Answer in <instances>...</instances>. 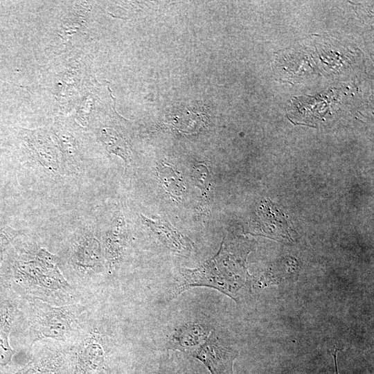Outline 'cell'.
I'll list each match as a JSON object with an SVG mask.
<instances>
[{"label": "cell", "mask_w": 374, "mask_h": 374, "mask_svg": "<svg viewBox=\"0 0 374 374\" xmlns=\"http://www.w3.org/2000/svg\"><path fill=\"white\" fill-rule=\"evenodd\" d=\"M3 260L2 274L19 292L30 289L42 293H58L70 287L59 268L58 257L44 248L30 252L11 244Z\"/></svg>", "instance_id": "cell-1"}, {"label": "cell", "mask_w": 374, "mask_h": 374, "mask_svg": "<svg viewBox=\"0 0 374 374\" xmlns=\"http://www.w3.org/2000/svg\"><path fill=\"white\" fill-rule=\"evenodd\" d=\"M33 341L44 339L64 341L75 331L79 310L75 305L53 306L36 300L31 303Z\"/></svg>", "instance_id": "cell-2"}, {"label": "cell", "mask_w": 374, "mask_h": 374, "mask_svg": "<svg viewBox=\"0 0 374 374\" xmlns=\"http://www.w3.org/2000/svg\"><path fill=\"white\" fill-rule=\"evenodd\" d=\"M71 262L78 272L89 274L100 270L103 251L100 240L93 230L84 227L78 231L73 239Z\"/></svg>", "instance_id": "cell-3"}, {"label": "cell", "mask_w": 374, "mask_h": 374, "mask_svg": "<svg viewBox=\"0 0 374 374\" xmlns=\"http://www.w3.org/2000/svg\"><path fill=\"white\" fill-rule=\"evenodd\" d=\"M21 136L30 155L37 163L49 172L63 174L59 150L47 132L44 130H24Z\"/></svg>", "instance_id": "cell-4"}, {"label": "cell", "mask_w": 374, "mask_h": 374, "mask_svg": "<svg viewBox=\"0 0 374 374\" xmlns=\"http://www.w3.org/2000/svg\"><path fill=\"white\" fill-rule=\"evenodd\" d=\"M238 355L236 350L222 345L213 332L193 353L211 374H233V362Z\"/></svg>", "instance_id": "cell-5"}, {"label": "cell", "mask_w": 374, "mask_h": 374, "mask_svg": "<svg viewBox=\"0 0 374 374\" xmlns=\"http://www.w3.org/2000/svg\"><path fill=\"white\" fill-rule=\"evenodd\" d=\"M53 134L61 157L63 174L71 175L80 172L82 165V154L77 138L69 127L60 122L55 124Z\"/></svg>", "instance_id": "cell-6"}, {"label": "cell", "mask_w": 374, "mask_h": 374, "mask_svg": "<svg viewBox=\"0 0 374 374\" xmlns=\"http://www.w3.org/2000/svg\"><path fill=\"white\" fill-rule=\"evenodd\" d=\"M17 312V307L13 301L0 299V367L9 365L15 354L10 346V335Z\"/></svg>", "instance_id": "cell-7"}, {"label": "cell", "mask_w": 374, "mask_h": 374, "mask_svg": "<svg viewBox=\"0 0 374 374\" xmlns=\"http://www.w3.org/2000/svg\"><path fill=\"white\" fill-rule=\"evenodd\" d=\"M125 226L123 218L120 215L116 216L104 237L105 256L111 269L121 262L125 249L127 238Z\"/></svg>", "instance_id": "cell-8"}, {"label": "cell", "mask_w": 374, "mask_h": 374, "mask_svg": "<svg viewBox=\"0 0 374 374\" xmlns=\"http://www.w3.org/2000/svg\"><path fill=\"white\" fill-rule=\"evenodd\" d=\"M141 218L159 239L172 251L180 254H187L190 251L191 245L188 239L169 224L161 220H152L143 215Z\"/></svg>", "instance_id": "cell-9"}, {"label": "cell", "mask_w": 374, "mask_h": 374, "mask_svg": "<svg viewBox=\"0 0 374 374\" xmlns=\"http://www.w3.org/2000/svg\"><path fill=\"white\" fill-rule=\"evenodd\" d=\"M79 356L80 374H100L104 353L97 335H91L84 341Z\"/></svg>", "instance_id": "cell-10"}, {"label": "cell", "mask_w": 374, "mask_h": 374, "mask_svg": "<svg viewBox=\"0 0 374 374\" xmlns=\"http://www.w3.org/2000/svg\"><path fill=\"white\" fill-rule=\"evenodd\" d=\"M157 176L166 193L173 199L181 202L186 188L180 172L170 163L162 162L157 168Z\"/></svg>", "instance_id": "cell-11"}, {"label": "cell", "mask_w": 374, "mask_h": 374, "mask_svg": "<svg viewBox=\"0 0 374 374\" xmlns=\"http://www.w3.org/2000/svg\"><path fill=\"white\" fill-rule=\"evenodd\" d=\"M98 136L107 150L120 157L127 166L130 162V149L126 140L110 127L100 128Z\"/></svg>", "instance_id": "cell-12"}, {"label": "cell", "mask_w": 374, "mask_h": 374, "mask_svg": "<svg viewBox=\"0 0 374 374\" xmlns=\"http://www.w3.org/2000/svg\"><path fill=\"white\" fill-rule=\"evenodd\" d=\"M208 335L202 326L188 323L175 332L172 344L177 348H191L204 341Z\"/></svg>", "instance_id": "cell-13"}, {"label": "cell", "mask_w": 374, "mask_h": 374, "mask_svg": "<svg viewBox=\"0 0 374 374\" xmlns=\"http://www.w3.org/2000/svg\"><path fill=\"white\" fill-rule=\"evenodd\" d=\"M21 234V230L12 227L0 219V262L13 242Z\"/></svg>", "instance_id": "cell-14"}, {"label": "cell", "mask_w": 374, "mask_h": 374, "mask_svg": "<svg viewBox=\"0 0 374 374\" xmlns=\"http://www.w3.org/2000/svg\"><path fill=\"white\" fill-rule=\"evenodd\" d=\"M192 177L196 185L204 194L208 192L210 188V177L208 168L205 165L198 164L194 166Z\"/></svg>", "instance_id": "cell-15"}, {"label": "cell", "mask_w": 374, "mask_h": 374, "mask_svg": "<svg viewBox=\"0 0 374 374\" xmlns=\"http://www.w3.org/2000/svg\"><path fill=\"white\" fill-rule=\"evenodd\" d=\"M161 374H194L193 373H190L189 371H176L174 369L173 371H164Z\"/></svg>", "instance_id": "cell-16"}, {"label": "cell", "mask_w": 374, "mask_h": 374, "mask_svg": "<svg viewBox=\"0 0 374 374\" xmlns=\"http://www.w3.org/2000/svg\"><path fill=\"white\" fill-rule=\"evenodd\" d=\"M339 350H336L335 351V353H333V357H334V361H335V374H339V371H338V367H337V352Z\"/></svg>", "instance_id": "cell-17"}]
</instances>
